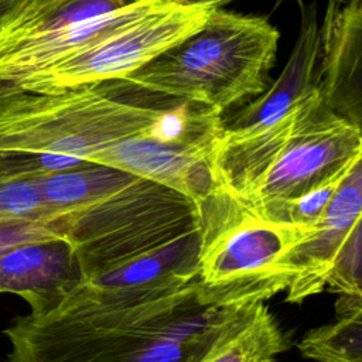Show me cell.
Returning a JSON list of instances; mask_svg holds the SVG:
<instances>
[{
    "label": "cell",
    "mask_w": 362,
    "mask_h": 362,
    "mask_svg": "<svg viewBox=\"0 0 362 362\" xmlns=\"http://www.w3.org/2000/svg\"><path fill=\"white\" fill-rule=\"evenodd\" d=\"M233 310L201 304L197 280L147 291L82 283L55 307L3 329L7 362H124L160 338L216 329Z\"/></svg>",
    "instance_id": "cell-1"
},
{
    "label": "cell",
    "mask_w": 362,
    "mask_h": 362,
    "mask_svg": "<svg viewBox=\"0 0 362 362\" xmlns=\"http://www.w3.org/2000/svg\"><path fill=\"white\" fill-rule=\"evenodd\" d=\"M361 158L362 127L337 115L315 89L272 123L247 130L222 127L211 165L216 187L262 215Z\"/></svg>",
    "instance_id": "cell-2"
},
{
    "label": "cell",
    "mask_w": 362,
    "mask_h": 362,
    "mask_svg": "<svg viewBox=\"0 0 362 362\" xmlns=\"http://www.w3.org/2000/svg\"><path fill=\"white\" fill-rule=\"evenodd\" d=\"M279 38L264 17L214 8L198 31L117 82L221 115L270 86Z\"/></svg>",
    "instance_id": "cell-3"
},
{
    "label": "cell",
    "mask_w": 362,
    "mask_h": 362,
    "mask_svg": "<svg viewBox=\"0 0 362 362\" xmlns=\"http://www.w3.org/2000/svg\"><path fill=\"white\" fill-rule=\"evenodd\" d=\"M201 247L197 296L201 304L239 308L288 288L297 269L293 255L314 232L264 219L219 187L197 205Z\"/></svg>",
    "instance_id": "cell-4"
},
{
    "label": "cell",
    "mask_w": 362,
    "mask_h": 362,
    "mask_svg": "<svg viewBox=\"0 0 362 362\" xmlns=\"http://www.w3.org/2000/svg\"><path fill=\"white\" fill-rule=\"evenodd\" d=\"M85 281L199 226L197 205L150 180L129 185L58 216Z\"/></svg>",
    "instance_id": "cell-5"
},
{
    "label": "cell",
    "mask_w": 362,
    "mask_h": 362,
    "mask_svg": "<svg viewBox=\"0 0 362 362\" xmlns=\"http://www.w3.org/2000/svg\"><path fill=\"white\" fill-rule=\"evenodd\" d=\"M153 0H16L0 17V93H8Z\"/></svg>",
    "instance_id": "cell-6"
},
{
    "label": "cell",
    "mask_w": 362,
    "mask_h": 362,
    "mask_svg": "<svg viewBox=\"0 0 362 362\" xmlns=\"http://www.w3.org/2000/svg\"><path fill=\"white\" fill-rule=\"evenodd\" d=\"M211 11L156 0L143 13L33 75L14 92L54 95L117 82L198 31Z\"/></svg>",
    "instance_id": "cell-7"
},
{
    "label": "cell",
    "mask_w": 362,
    "mask_h": 362,
    "mask_svg": "<svg viewBox=\"0 0 362 362\" xmlns=\"http://www.w3.org/2000/svg\"><path fill=\"white\" fill-rule=\"evenodd\" d=\"M188 105L168 109L151 129L99 150L86 163L154 181L198 205L216 188L211 160L223 120L211 109Z\"/></svg>",
    "instance_id": "cell-8"
},
{
    "label": "cell",
    "mask_w": 362,
    "mask_h": 362,
    "mask_svg": "<svg viewBox=\"0 0 362 362\" xmlns=\"http://www.w3.org/2000/svg\"><path fill=\"white\" fill-rule=\"evenodd\" d=\"M317 78L324 102L362 127V0H327Z\"/></svg>",
    "instance_id": "cell-9"
},
{
    "label": "cell",
    "mask_w": 362,
    "mask_h": 362,
    "mask_svg": "<svg viewBox=\"0 0 362 362\" xmlns=\"http://www.w3.org/2000/svg\"><path fill=\"white\" fill-rule=\"evenodd\" d=\"M83 281L78 257L62 236L21 243L0 253V294L20 296L30 313L55 307Z\"/></svg>",
    "instance_id": "cell-10"
},
{
    "label": "cell",
    "mask_w": 362,
    "mask_h": 362,
    "mask_svg": "<svg viewBox=\"0 0 362 362\" xmlns=\"http://www.w3.org/2000/svg\"><path fill=\"white\" fill-rule=\"evenodd\" d=\"M362 160L356 161L344 177L321 218L315 232L296 247L293 263L297 269L286 301L301 304L320 294L325 286L332 263L351 230L362 222Z\"/></svg>",
    "instance_id": "cell-11"
},
{
    "label": "cell",
    "mask_w": 362,
    "mask_h": 362,
    "mask_svg": "<svg viewBox=\"0 0 362 362\" xmlns=\"http://www.w3.org/2000/svg\"><path fill=\"white\" fill-rule=\"evenodd\" d=\"M301 4L300 31L280 76L255 100L240 109L225 130H247L264 126L283 116L297 100L318 89L320 24L314 4Z\"/></svg>",
    "instance_id": "cell-12"
},
{
    "label": "cell",
    "mask_w": 362,
    "mask_h": 362,
    "mask_svg": "<svg viewBox=\"0 0 362 362\" xmlns=\"http://www.w3.org/2000/svg\"><path fill=\"white\" fill-rule=\"evenodd\" d=\"M199 226L83 283L109 291H146L181 287L197 280Z\"/></svg>",
    "instance_id": "cell-13"
},
{
    "label": "cell",
    "mask_w": 362,
    "mask_h": 362,
    "mask_svg": "<svg viewBox=\"0 0 362 362\" xmlns=\"http://www.w3.org/2000/svg\"><path fill=\"white\" fill-rule=\"evenodd\" d=\"M288 341L264 301L235 308L197 362H276Z\"/></svg>",
    "instance_id": "cell-14"
},
{
    "label": "cell",
    "mask_w": 362,
    "mask_h": 362,
    "mask_svg": "<svg viewBox=\"0 0 362 362\" xmlns=\"http://www.w3.org/2000/svg\"><path fill=\"white\" fill-rule=\"evenodd\" d=\"M137 175L103 164L76 167L34 178L47 206L58 216L89 205L137 180Z\"/></svg>",
    "instance_id": "cell-15"
},
{
    "label": "cell",
    "mask_w": 362,
    "mask_h": 362,
    "mask_svg": "<svg viewBox=\"0 0 362 362\" xmlns=\"http://www.w3.org/2000/svg\"><path fill=\"white\" fill-rule=\"evenodd\" d=\"M297 348L317 362H362V297L341 296L335 320L307 331Z\"/></svg>",
    "instance_id": "cell-16"
},
{
    "label": "cell",
    "mask_w": 362,
    "mask_h": 362,
    "mask_svg": "<svg viewBox=\"0 0 362 362\" xmlns=\"http://www.w3.org/2000/svg\"><path fill=\"white\" fill-rule=\"evenodd\" d=\"M354 164H351L346 170L337 174L335 177L327 180L325 182L317 185L315 188L307 191L305 194H303L294 199L277 204V205L269 208L267 211H264L259 216L273 221V222L291 223V225H298V226L315 225L317 221L321 218L324 209L329 204L331 198L334 197L335 191L338 189L339 184L342 182L344 177L346 175V173L351 170V167Z\"/></svg>",
    "instance_id": "cell-17"
},
{
    "label": "cell",
    "mask_w": 362,
    "mask_h": 362,
    "mask_svg": "<svg viewBox=\"0 0 362 362\" xmlns=\"http://www.w3.org/2000/svg\"><path fill=\"white\" fill-rule=\"evenodd\" d=\"M34 180L0 181V225L17 221H57Z\"/></svg>",
    "instance_id": "cell-18"
},
{
    "label": "cell",
    "mask_w": 362,
    "mask_h": 362,
    "mask_svg": "<svg viewBox=\"0 0 362 362\" xmlns=\"http://www.w3.org/2000/svg\"><path fill=\"white\" fill-rule=\"evenodd\" d=\"M361 264H362V222L355 225L344 245L341 246L331 272L327 286L341 296L362 297L361 287Z\"/></svg>",
    "instance_id": "cell-19"
},
{
    "label": "cell",
    "mask_w": 362,
    "mask_h": 362,
    "mask_svg": "<svg viewBox=\"0 0 362 362\" xmlns=\"http://www.w3.org/2000/svg\"><path fill=\"white\" fill-rule=\"evenodd\" d=\"M62 236L57 221H17L0 225V253L21 243Z\"/></svg>",
    "instance_id": "cell-20"
},
{
    "label": "cell",
    "mask_w": 362,
    "mask_h": 362,
    "mask_svg": "<svg viewBox=\"0 0 362 362\" xmlns=\"http://www.w3.org/2000/svg\"><path fill=\"white\" fill-rule=\"evenodd\" d=\"M137 1V0H134ZM173 6L178 7H198V8H219L221 6L232 1V0H164Z\"/></svg>",
    "instance_id": "cell-21"
},
{
    "label": "cell",
    "mask_w": 362,
    "mask_h": 362,
    "mask_svg": "<svg viewBox=\"0 0 362 362\" xmlns=\"http://www.w3.org/2000/svg\"><path fill=\"white\" fill-rule=\"evenodd\" d=\"M16 0H0V17L4 14L6 10H8Z\"/></svg>",
    "instance_id": "cell-22"
},
{
    "label": "cell",
    "mask_w": 362,
    "mask_h": 362,
    "mask_svg": "<svg viewBox=\"0 0 362 362\" xmlns=\"http://www.w3.org/2000/svg\"><path fill=\"white\" fill-rule=\"evenodd\" d=\"M276 1H277V3H280V1H284V0H276ZM297 1H300V3H301V0H297Z\"/></svg>",
    "instance_id": "cell-23"
}]
</instances>
